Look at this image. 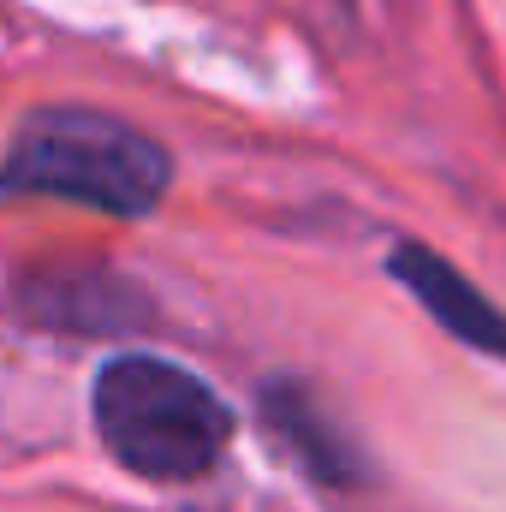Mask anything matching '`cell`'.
Masks as SVG:
<instances>
[{
    "label": "cell",
    "mask_w": 506,
    "mask_h": 512,
    "mask_svg": "<svg viewBox=\"0 0 506 512\" xmlns=\"http://www.w3.org/2000/svg\"><path fill=\"white\" fill-rule=\"evenodd\" d=\"M0 191L12 197H66L102 215H143L167 191V155L108 114L48 108L24 120L6 161Z\"/></svg>",
    "instance_id": "obj_1"
},
{
    "label": "cell",
    "mask_w": 506,
    "mask_h": 512,
    "mask_svg": "<svg viewBox=\"0 0 506 512\" xmlns=\"http://www.w3.org/2000/svg\"><path fill=\"white\" fill-rule=\"evenodd\" d=\"M96 429L126 471L149 483H191L221 459L233 417L197 376L161 358H120L96 382Z\"/></svg>",
    "instance_id": "obj_2"
},
{
    "label": "cell",
    "mask_w": 506,
    "mask_h": 512,
    "mask_svg": "<svg viewBox=\"0 0 506 512\" xmlns=\"http://www.w3.org/2000/svg\"><path fill=\"white\" fill-rule=\"evenodd\" d=\"M393 268L405 274V286L459 334V340H471V346H483V352H501L506 358V316L489 304V298H477L441 256L429 251H399L393 256Z\"/></svg>",
    "instance_id": "obj_3"
}]
</instances>
